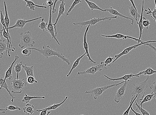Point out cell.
<instances>
[{
    "label": "cell",
    "instance_id": "cell-1",
    "mask_svg": "<svg viewBox=\"0 0 156 115\" xmlns=\"http://www.w3.org/2000/svg\"><path fill=\"white\" fill-rule=\"evenodd\" d=\"M31 48V50L38 51L39 53L46 58L52 56H57L63 62H65L69 65L71 64L70 61L62 54L58 51H55L51 48L49 45H44L42 48Z\"/></svg>",
    "mask_w": 156,
    "mask_h": 115
},
{
    "label": "cell",
    "instance_id": "cell-2",
    "mask_svg": "<svg viewBox=\"0 0 156 115\" xmlns=\"http://www.w3.org/2000/svg\"><path fill=\"white\" fill-rule=\"evenodd\" d=\"M149 77V76H147V79L142 82L138 83L134 85L131 98H135L137 95L138 97L137 100L139 98L138 101L141 102L143 99L145 92L148 88V81Z\"/></svg>",
    "mask_w": 156,
    "mask_h": 115
},
{
    "label": "cell",
    "instance_id": "cell-3",
    "mask_svg": "<svg viewBox=\"0 0 156 115\" xmlns=\"http://www.w3.org/2000/svg\"><path fill=\"white\" fill-rule=\"evenodd\" d=\"M21 42L18 45L19 47L21 48L25 47H33L35 44L34 39L32 38L31 32H25L24 33H21L20 34Z\"/></svg>",
    "mask_w": 156,
    "mask_h": 115
},
{
    "label": "cell",
    "instance_id": "cell-4",
    "mask_svg": "<svg viewBox=\"0 0 156 115\" xmlns=\"http://www.w3.org/2000/svg\"><path fill=\"white\" fill-rule=\"evenodd\" d=\"M23 79H17L15 78L11 82V92L15 94H21L24 90V87L27 86L28 83L26 82Z\"/></svg>",
    "mask_w": 156,
    "mask_h": 115
},
{
    "label": "cell",
    "instance_id": "cell-5",
    "mask_svg": "<svg viewBox=\"0 0 156 115\" xmlns=\"http://www.w3.org/2000/svg\"><path fill=\"white\" fill-rule=\"evenodd\" d=\"M125 81H123L117 84H112L104 87L96 88L92 90L86 91L85 93L90 94L91 96L93 97L95 100H97V98L101 96L106 90L112 87L118 86L119 85L125 83Z\"/></svg>",
    "mask_w": 156,
    "mask_h": 115
},
{
    "label": "cell",
    "instance_id": "cell-6",
    "mask_svg": "<svg viewBox=\"0 0 156 115\" xmlns=\"http://www.w3.org/2000/svg\"><path fill=\"white\" fill-rule=\"evenodd\" d=\"M118 16H114L112 17H106L103 18H96L91 19L90 20L84 22H80L77 23H74L73 24L74 25H78L80 27H82L87 25H94L102 21L106 20H111L112 19H117Z\"/></svg>",
    "mask_w": 156,
    "mask_h": 115
},
{
    "label": "cell",
    "instance_id": "cell-7",
    "mask_svg": "<svg viewBox=\"0 0 156 115\" xmlns=\"http://www.w3.org/2000/svg\"><path fill=\"white\" fill-rule=\"evenodd\" d=\"M156 42V41H148L145 42H143V43H140V44H138L137 45L132 46L129 47L127 48H126L125 49V50L123 51L120 54L115 55V60L113 61L112 62V63H114V62L116 61H117L119 58H121L122 56H124L126 54H127L129 53V52H130L132 50H133V49L136 48L139 46L143 45H145V44L146 43H151V42Z\"/></svg>",
    "mask_w": 156,
    "mask_h": 115
},
{
    "label": "cell",
    "instance_id": "cell-8",
    "mask_svg": "<svg viewBox=\"0 0 156 115\" xmlns=\"http://www.w3.org/2000/svg\"><path fill=\"white\" fill-rule=\"evenodd\" d=\"M102 68L107 69L105 66L103 64H99L97 65L94 66L89 68L85 71L82 72H78L77 75H81L85 74H95L96 72L99 71H101Z\"/></svg>",
    "mask_w": 156,
    "mask_h": 115
},
{
    "label": "cell",
    "instance_id": "cell-9",
    "mask_svg": "<svg viewBox=\"0 0 156 115\" xmlns=\"http://www.w3.org/2000/svg\"><path fill=\"white\" fill-rule=\"evenodd\" d=\"M46 31L50 34L52 39H54L59 45H60L56 37L55 31L54 27V25H53L52 23V9L51 6L50 7L49 21L47 29Z\"/></svg>",
    "mask_w": 156,
    "mask_h": 115
},
{
    "label": "cell",
    "instance_id": "cell-10",
    "mask_svg": "<svg viewBox=\"0 0 156 115\" xmlns=\"http://www.w3.org/2000/svg\"><path fill=\"white\" fill-rule=\"evenodd\" d=\"M128 82L129 81H125L124 84L122 85L118 90L116 93L114 99L116 103H119L123 97Z\"/></svg>",
    "mask_w": 156,
    "mask_h": 115
},
{
    "label": "cell",
    "instance_id": "cell-11",
    "mask_svg": "<svg viewBox=\"0 0 156 115\" xmlns=\"http://www.w3.org/2000/svg\"><path fill=\"white\" fill-rule=\"evenodd\" d=\"M41 16L35 19L30 20H26L25 19H23L21 18L19 19L16 21L15 24L14 26L10 27L8 28V29H11L15 28H24L25 25L28 22H30L32 21L37 20L40 19H42Z\"/></svg>",
    "mask_w": 156,
    "mask_h": 115
},
{
    "label": "cell",
    "instance_id": "cell-12",
    "mask_svg": "<svg viewBox=\"0 0 156 115\" xmlns=\"http://www.w3.org/2000/svg\"><path fill=\"white\" fill-rule=\"evenodd\" d=\"M61 1V4L59 5V11L57 18L56 19L55 23L53 24V25L54 26L55 31V36L56 37H57L58 35L57 30H56V25H57L58 21L59 19L61 17V16L64 15V12L65 10V6L66 4L64 2V0H62V1Z\"/></svg>",
    "mask_w": 156,
    "mask_h": 115
},
{
    "label": "cell",
    "instance_id": "cell-13",
    "mask_svg": "<svg viewBox=\"0 0 156 115\" xmlns=\"http://www.w3.org/2000/svg\"><path fill=\"white\" fill-rule=\"evenodd\" d=\"M101 36L102 37L105 38H114L119 39H124V40H125V39H132V40H135L136 41L138 42V44H139V42H141V43H143V42H144L141 40H139V39L131 37H130V36L124 35L120 34H117L115 35H102Z\"/></svg>",
    "mask_w": 156,
    "mask_h": 115
},
{
    "label": "cell",
    "instance_id": "cell-14",
    "mask_svg": "<svg viewBox=\"0 0 156 115\" xmlns=\"http://www.w3.org/2000/svg\"><path fill=\"white\" fill-rule=\"evenodd\" d=\"M90 25H88L87 28L85 32L84 36V48L85 51V52L86 54V55L88 58V60L90 61V62H93L94 64H96V62L93 60L91 58L90 55H89V47L88 45V44L87 41V32L89 31V30L90 27Z\"/></svg>",
    "mask_w": 156,
    "mask_h": 115
},
{
    "label": "cell",
    "instance_id": "cell-15",
    "mask_svg": "<svg viewBox=\"0 0 156 115\" xmlns=\"http://www.w3.org/2000/svg\"><path fill=\"white\" fill-rule=\"evenodd\" d=\"M129 1L132 3V5L128 7L129 14L131 15L136 21H137L138 18H140L141 15L138 14V10L136 7L134 1L131 0Z\"/></svg>",
    "mask_w": 156,
    "mask_h": 115
},
{
    "label": "cell",
    "instance_id": "cell-16",
    "mask_svg": "<svg viewBox=\"0 0 156 115\" xmlns=\"http://www.w3.org/2000/svg\"><path fill=\"white\" fill-rule=\"evenodd\" d=\"M104 76L106 78H107L109 79V81H120V80H124V81H129V80L131 79L132 78L134 77H138V74H134L132 73H131L129 74L126 75L120 78H109L106 76L105 75H104Z\"/></svg>",
    "mask_w": 156,
    "mask_h": 115
},
{
    "label": "cell",
    "instance_id": "cell-17",
    "mask_svg": "<svg viewBox=\"0 0 156 115\" xmlns=\"http://www.w3.org/2000/svg\"><path fill=\"white\" fill-rule=\"evenodd\" d=\"M6 51V53L7 56H8V44L7 41H6V40H2L1 39L0 40V58H2L3 57V52Z\"/></svg>",
    "mask_w": 156,
    "mask_h": 115
},
{
    "label": "cell",
    "instance_id": "cell-18",
    "mask_svg": "<svg viewBox=\"0 0 156 115\" xmlns=\"http://www.w3.org/2000/svg\"><path fill=\"white\" fill-rule=\"evenodd\" d=\"M105 10L106 11H108L110 14L112 15H115V16H120V17H122V18H125V19H129L132 21L131 24L132 25H133L134 23V19L127 17L123 15H122L120 14V13H119L117 10H116L113 8L112 7H111L110 8L107 9H105Z\"/></svg>",
    "mask_w": 156,
    "mask_h": 115
},
{
    "label": "cell",
    "instance_id": "cell-19",
    "mask_svg": "<svg viewBox=\"0 0 156 115\" xmlns=\"http://www.w3.org/2000/svg\"><path fill=\"white\" fill-rule=\"evenodd\" d=\"M19 58V57L17 55H16L15 57V60L13 61L10 66L5 73V77L4 80H6L8 79L9 80H11L12 77V71L13 66L15 62L17 61Z\"/></svg>",
    "mask_w": 156,
    "mask_h": 115
},
{
    "label": "cell",
    "instance_id": "cell-20",
    "mask_svg": "<svg viewBox=\"0 0 156 115\" xmlns=\"http://www.w3.org/2000/svg\"><path fill=\"white\" fill-rule=\"evenodd\" d=\"M144 0H143L141 18L139 22L137 23L139 26V31H140V35H139V40H141V38L142 35V30L144 28L143 25V12L144 11Z\"/></svg>",
    "mask_w": 156,
    "mask_h": 115
},
{
    "label": "cell",
    "instance_id": "cell-21",
    "mask_svg": "<svg viewBox=\"0 0 156 115\" xmlns=\"http://www.w3.org/2000/svg\"><path fill=\"white\" fill-rule=\"evenodd\" d=\"M0 85H1V89L2 88H4L7 91L10 96L12 97L11 101L12 102H13L15 97H14V95L11 93L10 91L8 89V85L6 81L4 79L2 78L0 79Z\"/></svg>",
    "mask_w": 156,
    "mask_h": 115
},
{
    "label": "cell",
    "instance_id": "cell-22",
    "mask_svg": "<svg viewBox=\"0 0 156 115\" xmlns=\"http://www.w3.org/2000/svg\"><path fill=\"white\" fill-rule=\"evenodd\" d=\"M68 98V96H66L65 98V99L61 103H59L58 104H53L52 105H51V106H50L48 107L47 108H44V109H43L41 110H36V111L38 112H41L43 110H56V109H57V108L61 106V105L63 104L66 101V100L67 99V98Z\"/></svg>",
    "mask_w": 156,
    "mask_h": 115
},
{
    "label": "cell",
    "instance_id": "cell-23",
    "mask_svg": "<svg viewBox=\"0 0 156 115\" xmlns=\"http://www.w3.org/2000/svg\"><path fill=\"white\" fill-rule=\"evenodd\" d=\"M22 67L26 72L27 77L29 76L34 77V66L28 67L27 64H25L24 65H22Z\"/></svg>",
    "mask_w": 156,
    "mask_h": 115
},
{
    "label": "cell",
    "instance_id": "cell-24",
    "mask_svg": "<svg viewBox=\"0 0 156 115\" xmlns=\"http://www.w3.org/2000/svg\"><path fill=\"white\" fill-rule=\"evenodd\" d=\"M24 1L26 3V7L29 8L30 9L33 11H34L35 10V7L46 9L47 8V7L46 6L36 5L32 1H25V0H24Z\"/></svg>",
    "mask_w": 156,
    "mask_h": 115
},
{
    "label": "cell",
    "instance_id": "cell-25",
    "mask_svg": "<svg viewBox=\"0 0 156 115\" xmlns=\"http://www.w3.org/2000/svg\"><path fill=\"white\" fill-rule=\"evenodd\" d=\"M155 73H156V71L154 70L151 68L148 67L145 70L139 72L138 74V77H139V76L141 75H144L147 76H149L150 75Z\"/></svg>",
    "mask_w": 156,
    "mask_h": 115
},
{
    "label": "cell",
    "instance_id": "cell-26",
    "mask_svg": "<svg viewBox=\"0 0 156 115\" xmlns=\"http://www.w3.org/2000/svg\"><path fill=\"white\" fill-rule=\"evenodd\" d=\"M85 1L87 3L89 7L92 11H93L94 10H98L103 12L106 11L105 9H102L93 2H89L87 0H85Z\"/></svg>",
    "mask_w": 156,
    "mask_h": 115
},
{
    "label": "cell",
    "instance_id": "cell-27",
    "mask_svg": "<svg viewBox=\"0 0 156 115\" xmlns=\"http://www.w3.org/2000/svg\"><path fill=\"white\" fill-rule=\"evenodd\" d=\"M86 54V52H85V53L83 54L80 57L78 58L74 62L73 64L72 65V67L69 73L67 75V77H68L69 76L71 75L73 71V70L75 69L78 67V66L80 62V61L81 60L82 58Z\"/></svg>",
    "mask_w": 156,
    "mask_h": 115
},
{
    "label": "cell",
    "instance_id": "cell-28",
    "mask_svg": "<svg viewBox=\"0 0 156 115\" xmlns=\"http://www.w3.org/2000/svg\"><path fill=\"white\" fill-rule=\"evenodd\" d=\"M25 96L23 98L22 100L23 102L25 103L26 104H28L30 101L32 99H36V98H41L45 99L46 97L44 96H29L27 94H25Z\"/></svg>",
    "mask_w": 156,
    "mask_h": 115
},
{
    "label": "cell",
    "instance_id": "cell-29",
    "mask_svg": "<svg viewBox=\"0 0 156 115\" xmlns=\"http://www.w3.org/2000/svg\"><path fill=\"white\" fill-rule=\"evenodd\" d=\"M34 106L30 104H28L26 105L25 107L23 108L24 112L26 113L33 114L34 112Z\"/></svg>",
    "mask_w": 156,
    "mask_h": 115
},
{
    "label": "cell",
    "instance_id": "cell-30",
    "mask_svg": "<svg viewBox=\"0 0 156 115\" xmlns=\"http://www.w3.org/2000/svg\"><path fill=\"white\" fill-rule=\"evenodd\" d=\"M4 5L5 9V24L7 27V29L8 30V28L9 27V25L10 24V19L9 17L8 14L7 6H6V3L5 1L4 2Z\"/></svg>",
    "mask_w": 156,
    "mask_h": 115
},
{
    "label": "cell",
    "instance_id": "cell-31",
    "mask_svg": "<svg viewBox=\"0 0 156 115\" xmlns=\"http://www.w3.org/2000/svg\"><path fill=\"white\" fill-rule=\"evenodd\" d=\"M155 94L154 93H151V94L148 95L146 96L141 102L139 106L142 107V105L144 103L148 102V101H151L152 98H154Z\"/></svg>",
    "mask_w": 156,
    "mask_h": 115
},
{
    "label": "cell",
    "instance_id": "cell-32",
    "mask_svg": "<svg viewBox=\"0 0 156 115\" xmlns=\"http://www.w3.org/2000/svg\"><path fill=\"white\" fill-rule=\"evenodd\" d=\"M154 2L155 6L153 11H151L150 9L148 8V10L145 9V11L147 12L146 14L151 15V17L154 20L156 23V1H155Z\"/></svg>",
    "mask_w": 156,
    "mask_h": 115
},
{
    "label": "cell",
    "instance_id": "cell-33",
    "mask_svg": "<svg viewBox=\"0 0 156 115\" xmlns=\"http://www.w3.org/2000/svg\"><path fill=\"white\" fill-rule=\"evenodd\" d=\"M22 62H23L22 61L18 62L15 66V71L16 73H17V77H16V78H17V79H18L19 74L21 70L22 67Z\"/></svg>",
    "mask_w": 156,
    "mask_h": 115
},
{
    "label": "cell",
    "instance_id": "cell-34",
    "mask_svg": "<svg viewBox=\"0 0 156 115\" xmlns=\"http://www.w3.org/2000/svg\"><path fill=\"white\" fill-rule=\"evenodd\" d=\"M48 24L47 22L44 21V19H41V22L39 25V27L44 32L47 30V29Z\"/></svg>",
    "mask_w": 156,
    "mask_h": 115
},
{
    "label": "cell",
    "instance_id": "cell-35",
    "mask_svg": "<svg viewBox=\"0 0 156 115\" xmlns=\"http://www.w3.org/2000/svg\"><path fill=\"white\" fill-rule=\"evenodd\" d=\"M81 2H82L81 0H76V1H75L73 3L72 5L71 6H69L70 8L68 11L66 13V15L68 16L70 14L72 10L74 8L75 6Z\"/></svg>",
    "mask_w": 156,
    "mask_h": 115
},
{
    "label": "cell",
    "instance_id": "cell-36",
    "mask_svg": "<svg viewBox=\"0 0 156 115\" xmlns=\"http://www.w3.org/2000/svg\"><path fill=\"white\" fill-rule=\"evenodd\" d=\"M135 104L137 107L136 110L138 109L142 115H150L148 111L145 110L144 108H143L142 107L139 106V105L138 104L136 100L135 101Z\"/></svg>",
    "mask_w": 156,
    "mask_h": 115
},
{
    "label": "cell",
    "instance_id": "cell-37",
    "mask_svg": "<svg viewBox=\"0 0 156 115\" xmlns=\"http://www.w3.org/2000/svg\"><path fill=\"white\" fill-rule=\"evenodd\" d=\"M113 58L111 57L110 56L106 60L104 61H102L101 62L100 64H103L106 67L108 66L109 67H111L110 64L113 61Z\"/></svg>",
    "mask_w": 156,
    "mask_h": 115
},
{
    "label": "cell",
    "instance_id": "cell-38",
    "mask_svg": "<svg viewBox=\"0 0 156 115\" xmlns=\"http://www.w3.org/2000/svg\"><path fill=\"white\" fill-rule=\"evenodd\" d=\"M138 97V96H137H137H135L134 99H131L130 104H129V106L127 110L125 112L123 115H129V111H130V110H131V107H132V105L133 104L135 101L137 100Z\"/></svg>",
    "mask_w": 156,
    "mask_h": 115
},
{
    "label": "cell",
    "instance_id": "cell-39",
    "mask_svg": "<svg viewBox=\"0 0 156 115\" xmlns=\"http://www.w3.org/2000/svg\"><path fill=\"white\" fill-rule=\"evenodd\" d=\"M1 23L3 26V27H4L6 31H7L8 33V34L10 37H11L10 35L9 34L8 30L7 29V27H6L5 23V17L4 15H3L2 14V11H1Z\"/></svg>",
    "mask_w": 156,
    "mask_h": 115
},
{
    "label": "cell",
    "instance_id": "cell-40",
    "mask_svg": "<svg viewBox=\"0 0 156 115\" xmlns=\"http://www.w3.org/2000/svg\"><path fill=\"white\" fill-rule=\"evenodd\" d=\"M151 24V22L149 20L147 19L145 17H143V25L144 27L148 29L149 25Z\"/></svg>",
    "mask_w": 156,
    "mask_h": 115
},
{
    "label": "cell",
    "instance_id": "cell-41",
    "mask_svg": "<svg viewBox=\"0 0 156 115\" xmlns=\"http://www.w3.org/2000/svg\"><path fill=\"white\" fill-rule=\"evenodd\" d=\"M31 50L30 48H27L22 51V53L25 56H29L31 54Z\"/></svg>",
    "mask_w": 156,
    "mask_h": 115
},
{
    "label": "cell",
    "instance_id": "cell-42",
    "mask_svg": "<svg viewBox=\"0 0 156 115\" xmlns=\"http://www.w3.org/2000/svg\"><path fill=\"white\" fill-rule=\"evenodd\" d=\"M26 81H27V83L30 84L38 83V82L36 80L35 77L33 76H29L27 77Z\"/></svg>",
    "mask_w": 156,
    "mask_h": 115
},
{
    "label": "cell",
    "instance_id": "cell-43",
    "mask_svg": "<svg viewBox=\"0 0 156 115\" xmlns=\"http://www.w3.org/2000/svg\"><path fill=\"white\" fill-rule=\"evenodd\" d=\"M6 108H7L8 110L11 111L17 110H21V108L20 107L18 106L15 107L12 106V105H9L8 106L6 107Z\"/></svg>",
    "mask_w": 156,
    "mask_h": 115
},
{
    "label": "cell",
    "instance_id": "cell-44",
    "mask_svg": "<svg viewBox=\"0 0 156 115\" xmlns=\"http://www.w3.org/2000/svg\"><path fill=\"white\" fill-rule=\"evenodd\" d=\"M150 88L152 91L151 93L155 94L154 98L156 99V80L154 83L153 84L150 86Z\"/></svg>",
    "mask_w": 156,
    "mask_h": 115
},
{
    "label": "cell",
    "instance_id": "cell-45",
    "mask_svg": "<svg viewBox=\"0 0 156 115\" xmlns=\"http://www.w3.org/2000/svg\"><path fill=\"white\" fill-rule=\"evenodd\" d=\"M145 45L148 46L149 47H150L151 49H152L155 52V54L156 55V48L153 45L150 43L145 44Z\"/></svg>",
    "mask_w": 156,
    "mask_h": 115
},
{
    "label": "cell",
    "instance_id": "cell-46",
    "mask_svg": "<svg viewBox=\"0 0 156 115\" xmlns=\"http://www.w3.org/2000/svg\"><path fill=\"white\" fill-rule=\"evenodd\" d=\"M46 4H47V5L49 6V7H51L52 5H54V2L51 1V0H48L46 2Z\"/></svg>",
    "mask_w": 156,
    "mask_h": 115
},
{
    "label": "cell",
    "instance_id": "cell-47",
    "mask_svg": "<svg viewBox=\"0 0 156 115\" xmlns=\"http://www.w3.org/2000/svg\"><path fill=\"white\" fill-rule=\"evenodd\" d=\"M58 1H55L54 2V7H53V10L52 11V14H55V13L56 12V11H57V10H56L55 9V5H56V3H57V2Z\"/></svg>",
    "mask_w": 156,
    "mask_h": 115
},
{
    "label": "cell",
    "instance_id": "cell-48",
    "mask_svg": "<svg viewBox=\"0 0 156 115\" xmlns=\"http://www.w3.org/2000/svg\"><path fill=\"white\" fill-rule=\"evenodd\" d=\"M47 110H43L41 112V113L40 115H46L47 114Z\"/></svg>",
    "mask_w": 156,
    "mask_h": 115
},
{
    "label": "cell",
    "instance_id": "cell-49",
    "mask_svg": "<svg viewBox=\"0 0 156 115\" xmlns=\"http://www.w3.org/2000/svg\"><path fill=\"white\" fill-rule=\"evenodd\" d=\"M8 110V109L6 108H1L0 109V111L3 113H5V112Z\"/></svg>",
    "mask_w": 156,
    "mask_h": 115
},
{
    "label": "cell",
    "instance_id": "cell-50",
    "mask_svg": "<svg viewBox=\"0 0 156 115\" xmlns=\"http://www.w3.org/2000/svg\"><path fill=\"white\" fill-rule=\"evenodd\" d=\"M131 110L135 115H142L141 113H139L137 112H136L133 109L132 107H131Z\"/></svg>",
    "mask_w": 156,
    "mask_h": 115
},
{
    "label": "cell",
    "instance_id": "cell-51",
    "mask_svg": "<svg viewBox=\"0 0 156 115\" xmlns=\"http://www.w3.org/2000/svg\"><path fill=\"white\" fill-rule=\"evenodd\" d=\"M51 113V111H48V113H47V114H46V115H49V114L50 113Z\"/></svg>",
    "mask_w": 156,
    "mask_h": 115
},
{
    "label": "cell",
    "instance_id": "cell-52",
    "mask_svg": "<svg viewBox=\"0 0 156 115\" xmlns=\"http://www.w3.org/2000/svg\"><path fill=\"white\" fill-rule=\"evenodd\" d=\"M29 113H26L25 115H29Z\"/></svg>",
    "mask_w": 156,
    "mask_h": 115
},
{
    "label": "cell",
    "instance_id": "cell-53",
    "mask_svg": "<svg viewBox=\"0 0 156 115\" xmlns=\"http://www.w3.org/2000/svg\"><path fill=\"white\" fill-rule=\"evenodd\" d=\"M84 115V114H81V115Z\"/></svg>",
    "mask_w": 156,
    "mask_h": 115
}]
</instances>
